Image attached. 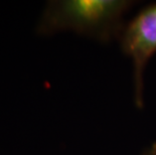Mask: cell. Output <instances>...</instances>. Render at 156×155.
Segmentation results:
<instances>
[{
    "instance_id": "obj_1",
    "label": "cell",
    "mask_w": 156,
    "mask_h": 155,
    "mask_svg": "<svg viewBox=\"0 0 156 155\" xmlns=\"http://www.w3.org/2000/svg\"><path fill=\"white\" fill-rule=\"evenodd\" d=\"M133 0H54L48 2L36 25L48 36L73 32L100 44L118 41L125 16L136 5Z\"/></svg>"
},
{
    "instance_id": "obj_2",
    "label": "cell",
    "mask_w": 156,
    "mask_h": 155,
    "mask_svg": "<svg viewBox=\"0 0 156 155\" xmlns=\"http://www.w3.org/2000/svg\"><path fill=\"white\" fill-rule=\"evenodd\" d=\"M118 42L132 65L134 104L143 109L145 72L156 54V2L146 5L126 22Z\"/></svg>"
},
{
    "instance_id": "obj_3",
    "label": "cell",
    "mask_w": 156,
    "mask_h": 155,
    "mask_svg": "<svg viewBox=\"0 0 156 155\" xmlns=\"http://www.w3.org/2000/svg\"><path fill=\"white\" fill-rule=\"evenodd\" d=\"M139 155H156V142L151 143L145 149L142 150Z\"/></svg>"
}]
</instances>
